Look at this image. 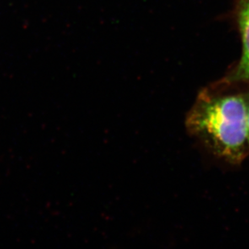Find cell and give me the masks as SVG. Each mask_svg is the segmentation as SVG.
Masks as SVG:
<instances>
[{
  "instance_id": "6da1fadb",
  "label": "cell",
  "mask_w": 249,
  "mask_h": 249,
  "mask_svg": "<svg viewBox=\"0 0 249 249\" xmlns=\"http://www.w3.org/2000/svg\"><path fill=\"white\" fill-rule=\"evenodd\" d=\"M186 127L212 153L239 163L249 149L247 96L204 91L186 117Z\"/></svg>"
},
{
  "instance_id": "7a4b0ae2",
  "label": "cell",
  "mask_w": 249,
  "mask_h": 249,
  "mask_svg": "<svg viewBox=\"0 0 249 249\" xmlns=\"http://www.w3.org/2000/svg\"><path fill=\"white\" fill-rule=\"evenodd\" d=\"M236 12L242 39L243 53L230 80L249 83V0H237Z\"/></svg>"
},
{
  "instance_id": "3957f363",
  "label": "cell",
  "mask_w": 249,
  "mask_h": 249,
  "mask_svg": "<svg viewBox=\"0 0 249 249\" xmlns=\"http://www.w3.org/2000/svg\"><path fill=\"white\" fill-rule=\"evenodd\" d=\"M248 104V132H249V95L247 96Z\"/></svg>"
}]
</instances>
